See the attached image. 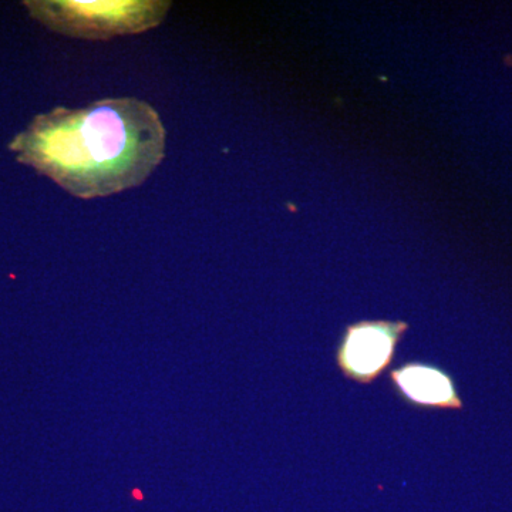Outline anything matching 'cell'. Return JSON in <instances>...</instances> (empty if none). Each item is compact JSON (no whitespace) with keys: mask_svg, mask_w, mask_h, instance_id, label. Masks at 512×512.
Segmentation results:
<instances>
[{"mask_svg":"<svg viewBox=\"0 0 512 512\" xmlns=\"http://www.w3.org/2000/svg\"><path fill=\"white\" fill-rule=\"evenodd\" d=\"M33 19L60 35L110 40L160 26L173 3L168 0H32Z\"/></svg>","mask_w":512,"mask_h":512,"instance_id":"2","label":"cell"},{"mask_svg":"<svg viewBox=\"0 0 512 512\" xmlns=\"http://www.w3.org/2000/svg\"><path fill=\"white\" fill-rule=\"evenodd\" d=\"M167 131L146 101L116 97L35 117L9 144L19 163L80 200L146 183L165 157Z\"/></svg>","mask_w":512,"mask_h":512,"instance_id":"1","label":"cell"},{"mask_svg":"<svg viewBox=\"0 0 512 512\" xmlns=\"http://www.w3.org/2000/svg\"><path fill=\"white\" fill-rule=\"evenodd\" d=\"M387 377L396 396L413 409L437 412L464 409L456 380L434 363L406 360L390 369Z\"/></svg>","mask_w":512,"mask_h":512,"instance_id":"4","label":"cell"},{"mask_svg":"<svg viewBox=\"0 0 512 512\" xmlns=\"http://www.w3.org/2000/svg\"><path fill=\"white\" fill-rule=\"evenodd\" d=\"M409 329L406 320L366 319L349 323L336 345L339 372L357 384L375 383L393 365Z\"/></svg>","mask_w":512,"mask_h":512,"instance_id":"3","label":"cell"}]
</instances>
